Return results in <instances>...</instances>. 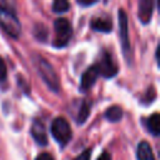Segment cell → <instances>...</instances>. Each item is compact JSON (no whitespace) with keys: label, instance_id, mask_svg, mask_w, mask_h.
Returning a JSON list of instances; mask_svg holds the SVG:
<instances>
[{"label":"cell","instance_id":"obj_18","mask_svg":"<svg viewBox=\"0 0 160 160\" xmlns=\"http://www.w3.org/2000/svg\"><path fill=\"white\" fill-rule=\"evenodd\" d=\"M90 156H91V151L88 149V150H85L84 152H81L75 160H90Z\"/></svg>","mask_w":160,"mask_h":160},{"label":"cell","instance_id":"obj_17","mask_svg":"<svg viewBox=\"0 0 160 160\" xmlns=\"http://www.w3.org/2000/svg\"><path fill=\"white\" fill-rule=\"evenodd\" d=\"M5 76H6V65L2 58L0 56V80H4Z\"/></svg>","mask_w":160,"mask_h":160},{"label":"cell","instance_id":"obj_3","mask_svg":"<svg viewBox=\"0 0 160 160\" xmlns=\"http://www.w3.org/2000/svg\"><path fill=\"white\" fill-rule=\"evenodd\" d=\"M51 134L59 144L65 145L71 139V129L69 122L64 118L54 119L51 122Z\"/></svg>","mask_w":160,"mask_h":160},{"label":"cell","instance_id":"obj_10","mask_svg":"<svg viewBox=\"0 0 160 160\" xmlns=\"http://www.w3.org/2000/svg\"><path fill=\"white\" fill-rule=\"evenodd\" d=\"M136 158H138V160H155L152 149L146 141H141L138 145Z\"/></svg>","mask_w":160,"mask_h":160},{"label":"cell","instance_id":"obj_4","mask_svg":"<svg viewBox=\"0 0 160 160\" xmlns=\"http://www.w3.org/2000/svg\"><path fill=\"white\" fill-rule=\"evenodd\" d=\"M54 29H55V46H65L71 36V26L69 21L64 18H59L54 22Z\"/></svg>","mask_w":160,"mask_h":160},{"label":"cell","instance_id":"obj_21","mask_svg":"<svg viewBox=\"0 0 160 160\" xmlns=\"http://www.w3.org/2000/svg\"><path fill=\"white\" fill-rule=\"evenodd\" d=\"M79 4L80 5H86V6H89V5H92V4H96V1H79Z\"/></svg>","mask_w":160,"mask_h":160},{"label":"cell","instance_id":"obj_19","mask_svg":"<svg viewBox=\"0 0 160 160\" xmlns=\"http://www.w3.org/2000/svg\"><path fill=\"white\" fill-rule=\"evenodd\" d=\"M35 160H54V159H52V156H51V155H49L48 152H42V154L38 155Z\"/></svg>","mask_w":160,"mask_h":160},{"label":"cell","instance_id":"obj_7","mask_svg":"<svg viewBox=\"0 0 160 160\" xmlns=\"http://www.w3.org/2000/svg\"><path fill=\"white\" fill-rule=\"evenodd\" d=\"M31 135L36 140L38 144H40V145H46L48 144V135H46V130H45V126H44L42 121H40V120L36 119L32 122Z\"/></svg>","mask_w":160,"mask_h":160},{"label":"cell","instance_id":"obj_11","mask_svg":"<svg viewBox=\"0 0 160 160\" xmlns=\"http://www.w3.org/2000/svg\"><path fill=\"white\" fill-rule=\"evenodd\" d=\"M91 28L96 31L109 32L112 29V22L109 18H95L91 21Z\"/></svg>","mask_w":160,"mask_h":160},{"label":"cell","instance_id":"obj_15","mask_svg":"<svg viewBox=\"0 0 160 160\" xmlns=\"http://www.w3.org/2000/svg\"><path fill=\"white\" fill-rule=\"evenodd\" d=\"M89 114H90V108H89L88 102H85V101H84V102L81 104V106H80V111H79L78 121H79V122H84V121L88 119Z\"/></svg>","mask_w":160,"mask_h":160},{"label":"cell","instance_id":"obj_14","mask_svg":"<svg viewBox=\"0 0 160 160\" xmlns=\"http://www.w3.org/2000/svg\"><path fill=\"white\" fill-rule=\"evenodd\" d=\"M69 2L66 0H56L52 2V10L55 12H65L69 9Z\"/></svg>","mask_w":160,"mask_h":160},{"label":"cell","instance_id":"obj_2","mask_svg":"<svg viewBox=\"0 0 160 160\" xmlns=\"http://www.w3.org/2000/svg\"><path fill=\"white\" fill-rule=\"evenodd\" d=\"M38 71L41 76V79L45 81V84L52 90V91H58L60 88V81L58 78L56 71L54 70L52 65L50 62H48L42 56H36L35 60Z\"/></svg>","mask_w":160,"mask_h":160},{"label":"cell","instance_id":"obj_9","mask_svg":"<svg viewBox=\"0 0 160 160\" xmlns=\"http://www.w3.org/2000/svg\"><path fill=\"white\" fill-rule=\"evenodd\" d=\"M154 10V2L150 0H141L139 2V18L144 24H148L151 19Z\"/></svg>","mask_w":160,"mask_h":160},{"label":"cell","instance_id":"obj_13","mask_svg":"<svg viewBox=\"0 0 160 160\" xmlns=\"http://www.w3.org/2000/svg\"><path fill=\"white\" fill-rule=\"evenodd\" d=\"M105 118L108 120H110V121H118V120H120L122 118V110H121V108L120 106H116V105L110 106L106 110V112H105Z\"/></svg>","mask_w":160,"mask_h":160},{"label":"cell","instance_id":"obj_12","mask_svg":"<svg viewBox=\"0 0 160 160\" xmlns=\"http://www.w3.org/2000/svg\"><path fill=\"white\" fill-rule=\"evenodd\" d=\"M148 129H149V131L151 134L159 135V132H160V118H159V114H152L148 119Z\"/></svg>","mask_w":160,"mask_h":160},{"label":"cell","instance_id":"obj_16","mask_svg":"<svg viewBox=\"0 0 160 160\" xmlns=\"http://www.w3.org/2000/svg\"><path fill=\"white\" fill-rule=\"evenodd\" d=\"M35 35H36V38L38 39H40V40H44L45 38H46V34H48V31H46V28L44 26V25H41V24H39V25H36V28H35Z\"/></svg>","mask_w":160,"mask_h":160},{"label":"cell","instance_id":"obj_5","mask_svg":"<svg viewBox=\"0 0 160 160\" xmlns=\"http://www.w3.org/2000/svg\"><path fill=\"white\" fill-rule=\"evenodd\" d=\"M96 69H98L99 74H101L105 78H111V76L116 75V72H118V65L115 64L111 55L108 52H102L100 61L96 65Z\"/></svg>","mask_w":160,"mask_h":160},{"label":"cell","instance_id":"obj_8","mask_svg":"<svg viewBox=\"0 0 160 160\" xmlns=\"http://www.w3.org/2000/svg\"><path fill=\"white\" fill-rule=\"evenodd\" d=\"M98 75H99V71L96 69V66H90L86 69V71L81 75V82H80V86L82 90H88L90 89L95 80L98 79Z\"/></svg>","mask_w":160,"mask_h":160},{"label":"cell","instance_id":"obj_6","mask_svg":"<svg viewBox=\"0 0 160 160\" xmlns=\"http://www.w3.org/2000/svg\"><path fill=\"white\" fill-rule=\"evenodd\" d=\"M119 34L121 40V46L125 54L130 50V40H129V24H128V16L122 9L119 10Z\"/></svg>","mask_w":160,"mask_h":160},{"label":"cell","instance_id":"obj_20","mask_svg":"<svg viewBox=\"0 0 160 160\" xmlns=\"http://www.w3.org/2000/svg\"><path fill=\"white\" fill-rule=\"evenodd\" d=\"M98 160H111V158H110V155H109L106 151H104V152L98 158Z\"/></svg>","mask_w":160,"mask_h":160},{"label":"cell","instance_id":"obj_1","mask_svg":"<svg viewBox=\"0 0 160 160\" xmlns=\"http://www.w3.org/2000/svg\"><path fill=\"white\" fill-rule=\"evenodd\" d=\"M0 26L12 38H18L21 32V25L15 10L9 2L2 0H0Z\"/></svg>","mask_w":160,"mask_h":160}]
</instances>
